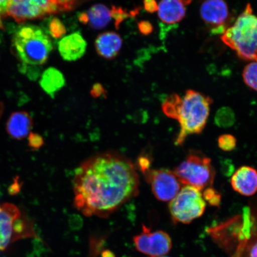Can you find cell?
<instances>
[{"label":"cell","instance_id":"obj_10","mask_svg":"<svg viewBox=\"0 0 257 257\" xmlns=\"http://www.w3.org/2000/svg\"><path fill=\"white\" fill-rule=\"evenodd\" d=\"M201 17L207 25L213 27V33L223 34L224 24L229 18V8L224 0H204L200 8Z\"/></svg>","mask_w":257,"mask_h":257},{"label":"cell","instance_id":"obj_6","mask_svg":"<svg viewBox=\"0 0 257 257\" xmlns=\"http://www.w3.org/2000/svg\"><path fill=\"white\" fill-rule=\"evenodd\" d=\"M35 236L33 224L15 205H0V250L7 249L16 240Z\"/></svg>","mask_w":257,"mask_h":257},{"label":"cell","instance_id":"obj_7","mask_svg":"<svg viewBox=\"0 0 257 257\" xmlns=\"http://www.w3.org/2000/svg\"><path fill=\"white\" fill-rule=\"evenodd\" d=\"M169 207L173 222L189 224L204 214L206 202L201 191L186 185L170 201Z\"/></svg>","mask_w":257,"mask_h":257},{"label":"cell","instance_id":"obj_5","mask_svg":"<svg viewBox=\"0 0 257 257\" xmlns=\"http://www.w3.org/2000/svg\"><path fill=\"white\" fill-rule=\"evenodd\" d=\"M173 172L181 184L200 191L211 187L216 176L211 159L197 151L189 153Z\"/></svg>","mask_w":257,"mask_h":257},{"label":"cell","instance_id":"obj_37","mask_svg":"<svg viewBox=\"0 0 257 257\" xmlns=\"http://www.w3.org/2000/svg\"><path fill=\"white\" fill-rule=\"evenodd\" d=\"M1 16H2L1 12H0V29H2V30H3V29H4V26H3V24L2 23Z\"/></svg>","mask_w":257,"mask_h":257},{"label":"cell","instance_id":"obj_26","mask_svg":"<svg viewBox=\"0 0 257 257\" xmlns=\"http://www.w3.org/2000/svg\"><path fill=\"white\" fill-rule=\"evenodd\" d=\"M152 165V157L146 154H142L138 157V167L141 172L146 173L151 169Z\"/></svg>","mask_w":257,"mask_h":257},{"label":"cell","instance_id":"obj_22","mask_svg":"<svg viewBox=\"0 0 257 257\" xmlns=\"http://www.w3.org/2000/svg\"><path fill=\"white\" fill-rule=\"evenodd\" d=\"M236 139L232 135L224 134L218 138V147L224 152L233 150L236 148Z\"/></svg>","mask_w":257,"mask_h":257},{"label":"cell","instance_id":"obj_18","mask_svg":"<svg viewBox=\"0 0 257 257\" xmlns=\"http://www.w3.org/2000/svg\"><path fill=\"white\" fill-rule=\"evenodd\" d=\"M89 27L95 30H101L107 27L111 22V10L103 5H95L86 12Z\"/></svg>","mask_w":257,"mask_h":257},{"label":"cell","instance_id":"obj_32","mask_svg":"<svg viewBox=\"0 0 257 257\" xmlns=\"http://www.w3.org/2000/svg\"><path fill=\"white\" fill-rule=\"evenodd\" d=\"M18 181H16L15 183L11 186V188H10V192L11 194H16V192H19V189H20V184H19V182Z\"/></svg>","mask_w":257,"mask_h":257},{"label":"cell","instance_id":"obj_4","mask_svg":"<svg viewBox=\"0 0 257 257\" xmlns=\"http://www.w3.org/2000/svg\"><path fill=\"white\" fill-rule=\"evenodd\" d=\"M221 40L241 59L257 60V17L250 4L234 24L225 30Z\"/></svg>","mask_w":257,"mask_h":257},{"label":"cell","instance_id":"obj_17","mask_svg":"<svg viewBox=\"0 0 257 257\" xmlns=\"http://www.w3.org/2000/svg\"><path fill=\"white\" fill-rule=\"evenodd\" d=\"M40 84L44 91L53 98L65 85V79L59 70L50 67L42 75Z\"/></svg>","mask_w":257,"mask_h":257},{"label":"cell","instance_id":"obj_12","mask_svg":"<svg viewBox=\"0 0 257 257\" xmlns=\"http://www.w3.org/2000/svg\"><path fill=\"white\" fill-rule=\"evenodd\" d=\"M6 16H11L19 24L46 16L41 10L31 5L27 0H9Z\"/></svg>","mask_w":257,"mask_h":257},{"label":"cell","instance_id":"obj_15","mask_svg":"<svg viewBox=\"0 0 257 257\" xmlns=\"http://www.w3.org/2000/svg\"><path fill=\"white\" fill-rule=\"evenodd\" d=\"M181 0H161L158 5V15L163 23L173 25L185 18L186 9Z\"/></svg>","mask_w":257,"mask_h":257},{"label":"cell","instance_id":"obj_36","mask_svg":"<svg viewBox=\"0 0 257 257\" xmlns=\"http://www.w3.org/2000/svg\"><path fill=\"white\" fill-rule=\"evenodd\" d=\"M181 1L184 3L185 5H188L190 4L192 0H181Z\"/></svg>","mask_w":257,"mask_h":257},{"label":"cell","instance_id":"obj_20","mask_svg":"<svg viewBox=\"0 0 257 257\" xmlns=\"http://www.w3.org/2000/svg\"><path fill=\"white\" fill-rule=\"evenodd\" d=\"M243 81L249 88L257 91V60L246 65L243 71Z\"/></svg>","mask_w":257,"mask_h":257},{"label":"cell","instance_id":"obj_11","mask_svg":"<svg viewBox=\"0 0 257 257\" xmlns=\"http://www.w3.org/2000/svg\"><path fill=\"white\" fill-rule=\"evenodd\" d=\"M231 185L240 195H254L257 192V170L249 166L240 167L232 175Z\"/></svg>","mask_w":257,"mask_h":257},{"label":"cell","instance_id":"obj_25","mask_svg":"<svg viewBox=\"0 0 257 257\" xmlns=\"http://www.w3.org/2000/svg\"><path fill=\"white\" fill-rule=\"evenodd\" d=\"M43 138L36 133H30L28 137V146L33 151H37L44 146Z\"/></svg>","mask_w":257,"mask_h":257},{"label":"cell","instance_id":"obj_35","mask_svg":"<svg viewBox=\"0 0 257 257\" xmlns=\"http://www.w3.org/2000/svg\"><path fill=\"white\" fill-rule=\"evenodd\" d=\"M5 106L3 102H0V118H1L3 114V111H4Z\"/></svg>","mask_w":257,"mask_h":257},{"label":"cell","instance_id":"obj_24","mask_svg":"<svg viewBox=\"0 0 257 257\" xmlns=\"http://www.w3.org/2000/svg\"><path fill=\"white\" fill-rule=\"evenodd\" d=\"M111 14L112 18L114 19V24L116 29L119 28L122 22L125 19L130 17L131 15L128 14L125 10L121 8L115 7V6H112L111 10Z\"/></svg>","mask_w":257,"mask_h":257},{"label":"cell","instance_id":"obj_30","mask_svg":"<svg viewBox=\"0 0 257 257\" xmlns=\"http://www.w3.org/2000/svg\"><path fill=\"white\" fill-rule=\"evenodd\" d=\"M105 89L103 86L99 84V83H96V84L93 86L91 91V95L95 98H98L102 95H105Z\"/></svg>","mask_w":257,"mask_h":257},{"label":"cell","instance_id":"obj_31","mask_svg":"<svg viewBox=\"0 0 257 257\" xmlns=\"http://www.w3.org/2000/svg\"><path fill=\"white\" fill-rule=\"evenodd\" d=\"M9 0H0V12L2 15L6 16V8Z\"/></svg>","mask_w":257,"mask_h":257},{"label":"cell","instance_id":"obj_13","mask_svg":"<svg viewBox=\"0 0 257 257\" xmlns=\"http://www.w3.org/2000/svg\"><path fill=\"white\" fill-rule=\"evenodd\" d=\"M86 42L81 35L76 32L64 37L59 43V50L63 59L73 62L81 58L85 53Z\"/></svg>","mask_w":257,"mask_h":257},{"label":"cell","instance_id":"obj_27","mask_svg":"<svg viewBox=\"0 0 257 257\" xmlns=\"http://www.w3.org/2000/svg\"><path fill=\"white\" fill-rule=\"evenodd\" d=\"M221 172L226 176H230L233 174L234 171L233 164L229 160H224L221 162Z\"/></svg>","mask_w":257,"mask_h":257},{"label":"cell","instance_id":"obj_21","mask_svg":"<svg viewBox=\"0 0 257 257\" xmlns=\"http://www.w3.org/2000/svg\"><path fill=\"white\" fill-rule=\"evenodd\" d=\"M66 29L60 19L53 18L48 21V32L56 39L62 38L66 33Z\"/></svg>","mask_w":257,"mask_h":257},{"label":"cell","instance_id":"obj_14","mask_svg":"<svg viewBox=\"0 0 257 257\" xmlns=\"http://www.w3.org/2000/svg\"><path fill=\"white\" fill-rule=\"evenodd\" d=\"M34 122L26 111H16L10 116L6 124V131L13 139L22 140L30 135Z\"/></svg>","mask_w":257,"mask_h":257},{"label":"cell","instance_id":"obj_3","mask_svg":"<svg viewBox=\"0 0 257 257\" xmlns=\"http://www.w3.org/2000/svg\"><path fill=\"white\" fill-rule=\"evenodd\" d=\"M13 47L19 62V70L31 80L39 76L38 66L47 62L53 49L48 35L37 26L22 25L13 37Z\"/></svg>","mask_w":257,"mask_h":257},{"label":"cell","instance_id":"obj_38","mask_svg":"<svg viewBox=\"0 0 257 257\" xmlns=\"http://www.w3.org/2000/svg\"><path fill=\"white\" fill-rule=\"evenodd\" d=\"M159 257H168V256H159Z\"/></svg>","mask_w":257,"mask_h":257},{"label":"cell","instance_id":"obj_9","mask_svg":"<svg viewBox=\"0 0 257 257\" xmlns=\"http://www.w3.org/2000/svg\"><path fill=\"white\" fill-rule=\"evenodd\" d=\"M135 246L140 252L150 257L165 256L172 247L171 238L163 230L151 232L143 225V232L134 237Z\"/></svg>","mask_w":257,"mask_h":257},{"label":"cell","instance_id":"obj_23","mask_svg":"<svg viewBox=\"0 0 257 257\" xmlns=\"http://www.w3.org/2000/svg\"><path fill=\"white\" fill-rule=\"evenodd\" d=\"M204 200L209 204L214 207H219L221 201V196L219 192L213 188L209 187L205 189L202 194Z\"/></svg>","mask_w":257,"mask_h":257},{"label":"cell","instance_id":"obj_28","mask_svg":"<svg viewBox=\"0 0 257 257\" xmlns=\"http://www.w3.org/2000/svg\"><path fill=\"white\" fill-rule=\"evenodd\" d=\"M138 28L141 34L145 35H149L153 31V25L149 22L142 21L138 24Z\"/></svg>","mask_w":257,"mask_h":257},{"label":"cell","instance_id":"obj_1","mask_svg":"<svg viewBox=\"0 0 257 257\" xmlns=\"http://www.w3.org/2000/svg\"><path fill=\"white\" fill-rule=\"evenodd\" d=\"M73 185L74 205L78 210L86 216L106 217L138 195L140 180L130 159L106 153L82 163Z\"/></svg>","mask_w":257,"mask_h":257},{"label":"cell","instance_id":"obj_16","mask_svg":"<svg viewBox=\"0 0 257 257\" xmlns=\"http://www.w3.org/2000/svg\"><path fill=\"white\" fill-rule=\"evenodd\" d=\"M121 46V37L113 32H105L99 35L95 41L96 50L98 54L107 59L116 57Z\"/></svg>","mask_w":257,"mask_h":257},{"label":"cell","instance_id":"obj_8","mask_svg":"<svg viewBox=\"0 0 257 257\" xmlns=\"http://www.w3.org/2000/svg\"><path fill=\"white\" fill-rule=\"evenodd\" d=\"M144 175L157 200L172 201L181 190V183L171 170L151 169Z\"/></svg>","mask_w":257,"mask_h":257},{"label":"cell","instance_id":"obj_29","mask_svg":"<svg viewBox=\"0 0 257 257\" xmlns=\"http://www.w3.org/2000/svg\"><path fill=\"white\" fill-rule=\"evenodd\" d=\"M144 4L145 9L150 14L158 11V5L156 0H144Z\"/></svg>","mask_w":257,"mask_h":257},{"label":"cell","instance_id":"obj_33","mask_svg":"<svg viewBox=\"0 0 257 257\" xmlns=\"http://www.w3.org/2000/svg\"><path fill=\"white\" fill-rule=\"evenodd\" d=\"M250 257H257V242L253 244L250 250Z\"/></svg>","mask_w":257,"mask_h":257},{"label":"cell","instance_id":"obj_2","mask_svg":"<svg viewBox=\"0 0 257 257\" xmlns=\"http://www.w3.org/2000/svg\"><path fill=\"white\" fill-rule=\"evenodd\" d=\"M212 103L210 97L192 89L186 91L184 95L173 94L165 99L162 103L164 113L178 120L180 125L176 146H182L189 136L203 131Z\"/></svg>","mask_w":257,"mask_h":257},{"label":"cell","instance_id":"obj_19","mask_svg":"<svg viewBox=\"0 0 257 257\" xmlns=\"http://www.w3.org/2000/svg\"><path fill=\"white\" fill-rule=\"evenodd\" d=\"M236 121L235 114L232 109L229 107H222L218 110L215 115L214 123L221 128L232 126Z\"/></svg>","mask_w":257,"mask_h":257},{"label":"cell","instance_id":"obj_34","mask_svg":"<svg viewBox=\"0 0 257 257\" xmlns=\"http://www.w3.org/2000/svg\"><path fill=\"white\" fill-rule=\"evenodd\" d=\"M102 257H115V256L113 253L107 250L102 253Z\"/></svg>","mask_w":257,"mask_h":257}]
</instances>
